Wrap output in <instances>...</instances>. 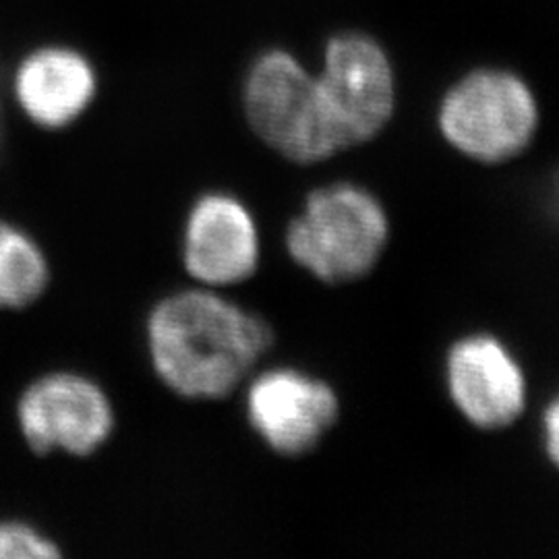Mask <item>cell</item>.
Wrapping results in <instances>:
<instances>
[{
	"instance_id": "5",
	"label": "cell",
	"mask_w": 559,
	"mask_h": 559,
	"mask_svg": "<svg viewBox=\"0 0 559 559\" xmlns=\"http://www.w3.org/2000/svg\"><path fill=\"white\" fill-rule=\"evenodd\" d=\"M15 425L36 456L59 452L69 459H92L112 438L117 417L110 394L98 381L57 369L25 383L15 400Z\"/></svg>"
},
{
	"instance_id": "8",
	"label": "cell",
	"mask_w": 559,
	"mask_h": 559,
	"mask_svg": "<svg viewBox=\"0 0 559 559\" xmlns=\"http://www.w3.org/2000/svg\"><path fill=\"white\" fill-rule=\"evenodd\" d=\"M260 255L258 222L237 195L207 191L191 203L180 226L179 260L193 284L239 286L258 272Z\"/></svg>"
},
{
	"instance_id": "2",
	"label": "cell",
	"mask_w": 559,
	"mask_h": 559,
	"mask_svg": "<svg viewBox=\"0 0 559 559\" xmlns=\"http://www.w3.org/2000/svg\"><path fill=\"white\" fill-rule=\"evenodd\" d=\"M240 112L251 133L284 160L318 164L340 152L318 75L288 48H261L245 64Z\"/></svg>"
},
{
	"instance_id": "3",
	"label": "cell",
	"mask_w": 559,
	"mask_h": 559,
	"mask_svg": "<svg viewBox=\"0 0 559 559\" xmlns=\"http://www.w3.org/2000/svg\"><path fill=\"white\" fill-rule=\"evenodd\" d=\"M390 224L380 201L357 185H330L309 193L286 230L293 261L328 284L367 276L388 245Z\"/></svg>"
},
{
	"instance_id": "14",
	"label": "cell",
	"mask_w": 559,
	"mask_h": 559,
	"mask_svg": "<svg viewBox=\"0 0 559 559\" xmlns=\"http://www.w3.org/2000/svg\"><path fill=\"white\" fill-rule=\"evenodd\" d=\"M558 193H559V185H558Z\"/></svg>"
},
{
	"instance_id": "4",
	"label": "cell",
	"mask_w": 559,
	"mask_h": 559,
	"mask_svg": "<svg viewBox=\"0 0 559 559\" xmlns=\"http://www.w3.org/2000/svg\"><path fill=\"white\" fill-rule=\"evenodd\" d=\"M539 127V104L528 83L501 67L460 78L440 104V129L460 154L500 164L522 154Z\"/></svg>"
},
{
	"instance_id": "1",
	"label": "cell",
	"mask_w": 559,
	"mask_h": 559,
	"mask_svg": "<svg viewBox=\"0 0 559 559\" xmlns=\"http://www.w3.org/2000/svg\"><path fill=\"white\" fill-rule=\"evenodd\" d=\"M143 342L170 394L207 404L239 390L274 346V332L221 290L195 284L158 299L145 318Z\"/></svg>"
},
{
	"instance_id": "13",
	"label": "cell",
	"mask_w": 559,
	"mask_h": 559,
	"mask_svg": "<svg viewBox=\"0 0 559 559\" xmlns=\"http://www.w3.org/2000/svg\"><path fill=\"white\" fill-rule=\"evenodd\" d=\"M545 448L559 468V396L545 411Z\"/></svg>"
},
{
	"instance_id": "7",
	"label": "cell",
	"mask_w": 559,
	"mask_h": 559,
	"mask_svg": "<svg viewBox=\"0 0 559 559\" xmlns=\"http://www.w3.org/2000/svg\"><path fill=\"white\" fill-rule=\"evenodd\" d=\"M98 92L96 60L71 41H38L23 50L9 71L13 108L44 133L75 127L92 110Z\"/></svg>"
},
{
	"instance_id": "12",
	"label": "cell",
	"mask_w": 559,
	"mask_h": 559,
	"mask_svg": "<svg viewBox=\"0 0 559 559\" xmlns=\"http://www.w3.org/2000/svg\"><path fill=\"white\" fill-rule=\"evenodd\" d=\"M64 551L52 535L21 519H0V559H57Z\"/></svg>"
},
{
	"instance_id": "9",
	"label": "cell",
	"mask_w": 559,
	"mask_h": 559,
	"mask_svg": "<svg viewBox=\"0 0 559 559\" xmlns=\"http://www.w3.org/2000/svg\"><path fill=\"white\" fill-rule=\"evenodd\" d=\"M251 429L280 456H302L320 445L338 419L336 392L293 367L255 376L245 392Z\"/></svg>"
},
{
	"instance_id": "10",
	"label": "cell",
	"mask_w": 559,
	"mask_h": 559,
	"mask_svg": "<svg viewBox=\"0 0 559 559\" xmlns=\"http://www.w3.org/2000/svg\"><path fill=\"white\" fill-rule=\"evenodd\" d=\"M448 390L460 413L480 429L512 425L526 400L519 362L491 336H468L452 346Z\"/></svg>"
},
{
	"instance_id": "11",
	"label": "cell",
	"mask_w": 559,
	"mask_h": 559,
	"mask_svg": "<svg viewBox=\"0 0 559 559\" xmlns=\"http://www.w3.org/2000/svg\"><path fill=\"white\" fill-rule=\"evenodd\" d=\"M50 261L20 224L0 216V311H25L46 295Z\"/></svg>"
},
{
	"instance_id": "6",
	"label": "cell",
	"mask_w": 559,
	"mask_h": 559,
	"mask_svg": "<svg viewBox=\"0 0 559 559\" xmlns=\"http://www.w3.org/2000/svg\"><path fill=\"white\" fill-rule=\"evenodd\" d=\"M318 81L340 152L378 138L394 115L392 60L365 32H338L325 41Z\"/></svg>"
}]
</instances>
